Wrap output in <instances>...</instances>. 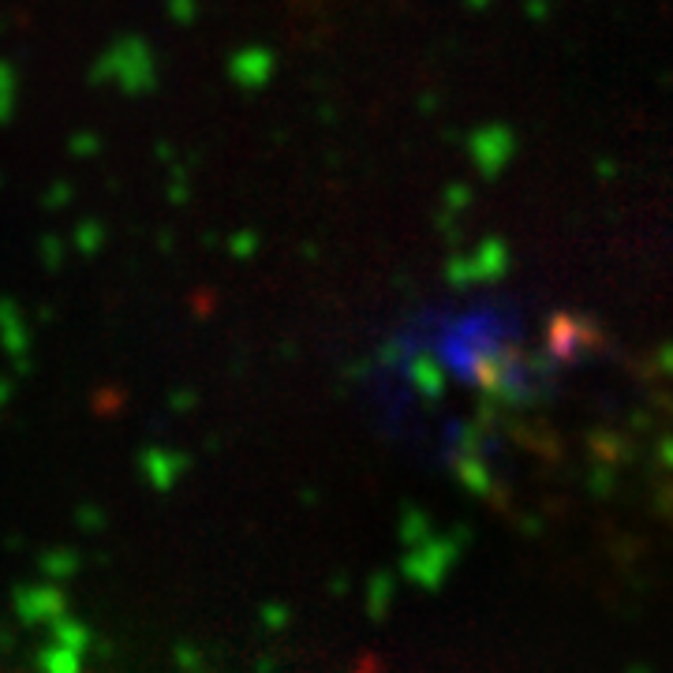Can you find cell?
Here are the masks:
<instances>
[]
</instances>
